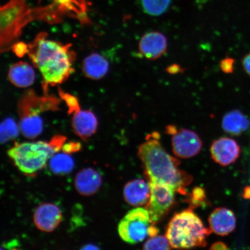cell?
Segmentation results:
<instances>
[{"label":"cell","mask_w":250,"mask_h":250,"mask_svg":"<svg viewBox=\"0 0 250 250\" xmlns=\"http://www.w3.org/2000/svg\"><path fill=\"white\" fill-rule=\"evenodd\" d=\"M159 232L158 228L155 226L154 223H152L149 227L148 236L152 237L157 236Z\"/></svg>","instance_id":"1f68e13d"},{"label":"cell","mask_w":250,"mask_h":250,"mask_svg":"<svg viewBox=\"0 0 250 250\" xmlns=\"http://www.w3.org/2000/svg\"><path fill=\"white\" fill-rule=\"evenodd\" d=\"M62 220V210L54 203H42L34 212V224L42 232H52L61 224Z\"/></svg>","instance_id":"8fae6325"},{"label":"cell","mask_w":250,"mask_h":250,"mask_svg":"<svg viewBox=\"0 0 250 250\" xmlns=\"http://www.w3.org/2000/svg\"><path fill=\"white\" fill-rule=\"evenodd\" d=\"M167 71L170 74H177L183 73L185 71V68L181 67L179 64H174L167 67Z\"/></svg>","instance_id":"f1b7e54d"},{"label":"cell","mask_w":250,"mask_h":250,"mask_svg":"<svg viewBox=\"0 0 250 250\" xmlns=\"http://www.w3.org/2000/svg\"><path fill=\"white\" fill-rule=\"evenodd\" d=\"M208 223L212 232L218 235L227 236L235 229L236 218L230 209L218 208L212 211Z\"/></svg>","instance_id":"5bb4252c"},{"label":"cell","mask_w":250,"mask_h":250,"mask_svg":"<svg viewBox=\"0 0 250 250\" xmlns=\"http://www.w3.org/2000/svg\"><path fill=\"white\" fill-rule=\"evenodd\" d=\"M152 223L146 208H133L128 211L119 223V235L125 242L135 245L148 236L149 227Z\"/></svg>","instance_id":"52a82bcc"},{"label":"cell","mask_w":250,"mask_h":250,"mask_svg":"<svg viewBox=\"0 0 250 250\" xmlns=\"http://www.w3.org/2000/svg\"><path fill=\"white\" fill-rule=\"evenodd\" d=\"M124 197L128 205L134 207L146 205L151 195L149 183L142 179L129 181L124 188Z\"/></svg>","instance_id":"2e32d148"},{"label":"cell","mask_w":250,"mask_h":250,"mask_svg":"<svg viewBox=\"0 0 250 250\" xmlns=\"http://www.w3.org/2000/svg\"><path fill=\"white\" fill-rule=\"evenodd\" d=\"M20 125L11 118H6L2 122L0 127V139L2 144L17 138L20 132Z\"/></svg>","instance_id":"44dd1931"},{"label":"cell","mask_w":250,"mask_h":250,"mask_svg":"<svg viewBox=\"0 0 250 250\" xmlns=\"http://www.w3.org/2000/svg\"><path fill=\"white\" fill-rule=\"evenodd\" d=\"M8 78L15 86L26 88L33 85L36 79V73L30 64L27 62H20L9 68Z\"/></svg>","instance_id":"e0dca14e"},{"label":"cell","mask_w":250,"mask_h":250,"mask_svg":"<svg viewBox=\"0 0 250 250\" xmlns=\"http://www.w3.org/2000/svg\"><path fill=\"white\" fill-rule=\"evenodd\" d=\"M151 195L146 208L153 223H156L167 213L174 202L175 190L164 183L149 180Z\"/></svg>","instance_id":"ba28073f"},{"label":"cell","mask_w":250,"mask_h":250,"mask_svg":"<svg viewBox=\"0 0 250 250\" xmlns=\"http://www.w3.org/2000/svg\"><path fill=\"white\" fill-rule=\"evenodd\" d=\"M102 177L98 170L91 167L83 168L76 174L74 186L81 195L90 196L96 194L102 187Z\"/></svg>","instance_id":"4fadbf2b"},{"label":"cell","mask_w":250,"mask_h":250,"mask_svg":"<svg viewBox=\"0 0 250 250\" xmlns=\"http://www.w3.org/2000/svg\"><path fill=\"white\" fill-rule=\"evenodd\" d=\"M138 156L149 180L167 184L180 194H187L186 187L192 182V177L180 169L179 159L166 151L160 142V134H148L139 146Z\"/></svg>","instance_id":"7a4b0ae2"},{"label":"cell","mask_w":250,"mask_h":250,"mask_svg":"<svg viewBox=\"0 0 250 250\" xmlns=\"http://www.w3.org/2000/svg\"><path fill=\"white\" fill-rule=\"evenodd\" d=\"M171 0H141L144 10L153 16L164 14L169 7Z\"/></svg>","instance_id":"7402d4cb"},{"label":"cell","mask_w":250,"mask_h":250,"mask_svg":"<svg viewBox=\"0 0 250 250\" xmlns=\"http://www.w3.org/2000/svg\"><path fill=\"white\" fill-rule=\"evenodd\" d=\"M82 148V146L80 143L76 142H70L69 143H64L62 146V150L65 154H70L72 153H76L79 152Z\"/></svg>","instance_id":"4316f807"},{"label":"cell","mask_w":250,"mask_h":250,"mask_svg":"<svg viewBox=\"0 0 250 250\" xmlns=\"http://www.w3.org/2000/svg\"><path fill=\"white\" fill-rule=\"evenodd\" d=\"M167 37L158 31H151L144 34L139 44L140 54L149 61L157 60L167 52Z\"/></svg>","instance_id":"7c38bea8"},{"label":"cell","mask_w":250,"mask_h":250,"mask_svg":"<svg viewBox=\"0 0 250 250\" xmlns=\"http://www.w3.org/2000/svg\"><path fill=\"white\" fill-rule=\"evenodd\" d=\"M206 201L205 190L201 187H196L192 190L188 198L190 208L193 209L205 204Z\"/></svg>","instance_id":"cb8c5ba5"},{"label":"cell","mask_w":250,"mask_h":250,"mask_svg":"<svg viewBox=\"0 0 250 250\" xmlns=\"http://www.w3.org/2000/svg\"><path fill=\"white\" fill-rule=\"evenodd\" d=\"M71 126L74 132L83 140L85 141L96 132L98 121L93 112L79 109L74 112Z\"/></svg>","instance_id":"9a60e30c"},{"label":"cell","mask_w":250,"mask_h":250,"mask_svg":"<svg viewBox=\"0 0 250 250\" xmlns=\"http://www.w3.org/2000/svg\"><path fill=\"white\" fill-rule=\"evenodd\" d=\"M59 92L61 98L66 103L68 114H74L81 109L79 102L76 97L65 93L60 89H59Z\"/></svg>","instance_id":"d4e9b609"},{"label":"cell","mask_w":250,"mask_h":250,"mask_svg":"<svg viewBox=\"0 0 250 250\" xmlns=\"http://www.w3.org/2000/svg\"><path fill=\"white\" fill-rule=\"evenodd\" d=\"M243 196L246 199H250V186L245 188L243 190Z\"/></svg>","instance_id":"836d02e7"},{"label":"cell","mask_w":250,"mask_h":250,"mask_svg":"<svg viewBox=\"0 0 250 250\" xmlns=\"http://www.w3.org/2000/svg\"><path fill=\"white\" fill-rule=\"evenodd\" d=\"M235 61L232 58H226L220 62V68L223 73L230 74H232L234 70Z\"/></svg>","instance_id":"484cf974"},{"label":"cell","mask_w":250,"mask_h":250,"mask_svg":"<svg viewBox=\"0 0 250 250\" xmlns=\"http://www.w3.org/2000/svg\"><path fill=\"white\" fill-rule=\"evenodd\" d=\"M242 63L244 70L250 76V52L244 56Z\"/></svg>","instance_id":"f546056e"},{"label":"cell","mask_w":250,"mask_h":250,"mask_svg":"<svg viewBox=\"0 0 250 250\" xmlns=\"http://www.w3.org/2000/svg\"><path fill=\"white\" fill-rule=\"evenodd\" d=\"M210 153L215 163L222 167H227L237 160L241 153V149L236 140L223 137L212 143Z\"/></svg>","instance_id":"30bf717a"},{"label":"cell","mask_w":250,"mask_h":250,"mask_svg":"<svg viewBox=\"0 0 250 250\" xmlns=\"http://www.w3.org/2000/svg\"><path fill=\"white\" fill-rule=\"evenodd\" d=\"M46 36V33H40L27 45V54L42 74L44 89L64 83L74 73L73 62L76 58L70 43L64 45Z\"/></svg>","instance_id":"6da1fadb"},{"label":"cell","mask_w":250,"mask_h":250,"mask_svg":"<svg viewBox=\"0 0 250 250\" xmlns=\"http://www.w3.org/2000/svg\"><path fill=\"white\" fill-rule=\"evenodd\" d=\"M212 231L188 208L175 214L168 224L166 236L172 248L190 249L206 246V238Z\"/></svg>","instance_id":"3957f363"},{"label":"cell","mask_w":250,"mask_h":250,"mask_svg":"<svg viewBox=\"0 0 250 250\" xmlns=\"http://www.w3.org/2000/svg\"><path fill=\"white\" fill-rule=\"evenodd\" d=\"M1 250H3V249H1Z\"/></svg>","instance_id":"e575fe53"},{"label":"cell","mask_w":250,"mask_h":250,"mask_svg":"<svg viewBox=\"0 0 250 250\" xmlns=\"http://www.w3.org/2000/svg\"><path fill=\"white\" fill-rule=\"evenodd\" d=\"M16 54L19 57H21L27 53L28 47L27 45L24 44V43H16L12 48Z\"/></svg>","instance_id":"83f0119b"},{"label":"cell","mask_w":250,"mask_h":250,"mask_svg":"<svg viewBox=\"0 0 250 250\" xmlns=\"http://www.w3.org/2000/svg\"><path fill=\"white\" fill-rule=\"evenodd\" d=\"M1 51L12 48L26 25L33 20L32 11L24 0H9L0 9Z\"/></svg>","instance_id":"8992f818"},{"label":"cell","mask_w":250,"mask_h":250,"mask_svg":"<svg viewBox=\"0 0 250 250\" xmlns=\"http://www.w3.org/2000/svg\"><path fill=\"white\" fill-rule=\"evenodd\" d=\"M202 141L194 131L188 129H177L171 134L172 150L175 156L181 159L193 157L201 152Z\"/></svg>","instance_id":"9c48e42d"},{"label":"cell","mask_w":250,"mask_h":250,"mask_svg":"<svg viewBox=\"0 0 250 250\" xmlns=\"http://www.w3.org/2000/svg\"><path fill=\"white\" fill-rule=\"evenodd\" d=\"M143 250H171L170 243L167 236L150 237L143 246Z\"/></svg>","instance_id":"603a6c76"},{"label":"cell","mask_w":250,"mask_h":250,"mask_svg":"<svg viewBox=\"0 0 250 250\" xmlns=\"http://www.w3.org/2000/svg\"><path fill=\"white\" fill-rule=\"evenodd\" d=\"M249 119L238 109H234L224 115L222 127L224 132L234 136L241 135L250 126Z\"/></svg>","instance_id":"d6986e66"},{"label":"cell","mask_w":250,"mask_h":250,"mask_svg":"<svg viewBox=\"0 0 250 250\" xmlns=\"http://www.w3.org/2000/svg\"><path fill=\"white\" fill-rule=\"evenodd\" d=\"M58 153L51 142L15 143L7 152L16 167L25 176L33 177L46 167L53 156Z\"/></svg>","instance_id":"277c9868"},{"label":"cell","mask_w":250,"mask_h":250,"mask_svg":"<svg viewBox=\"0 0 250 250\" xmlns=\"http://www.w3.org/2000/svg\"><path fill=\"white\" fill-rule=\"evenodd\" d=\"M59 99L55 97H40L33 90H27L18 104L21 132L27 135L36 136L42 133L43 121L40 114L47 111L58 109Z\"/></svg>","instance_id":"5b68a950"},{"label":"cell","mask_w":250,"mask_h":250,"mask_svg":"<svg viewBox=\"0 0 250 250\" xmlns=\"http://www.w3.org/2000/svg\"><path fill=\"white\" fill-rule=\"evenodd\" d=\"M109 66V62L104 56L98 53H93L84 59L82 70L86 78L99 80L107 74Z\"/></svg>","instance_id":"ac0fdd59"},{"label":"cell","mask_w":250,"mask_h":250,"mask_svg":"<svg viewBox=\"0 0 250 250\" xmlns=\"http://www.w3.org/2000/svg\"><path fill=\"white\" fill-rule=\"evenodd\" d=\"M210 250H229L228 246L223 242H215L211 247Z\"/></svg>","instance_id":"4dcf8cb0"},{"label":"cell","mask_w":250,"mask_h":250,"mask_svg":"<svg viewBox=\"0 0 250 250\" xmlns=\"http://www.w3.org/2000/svg\"><path fill=\"white\" fill-rule=\"evenodd\" d=\"M80 250H101L98 248V246L96 245H92V244H88V245H86L83 246L81 248Z\"/></svg>","instance_id":"d6a6232c"},{"label":"cell","mask_w":250,"mask_h":250,"mask_svg":"<svg viewBox=\"0 0 250 250\" xmlns=\"http://www.w3.org/2000/svg\"><path fill=\"white\" fill-rule=\"evenodd\" d=\"M49 167L53 173L58 176H64L73 171L74 161L70 154L60 153L55 154L49 159Z\"/></svg>","instance_id":"ffe728a7"}]
</instances>
